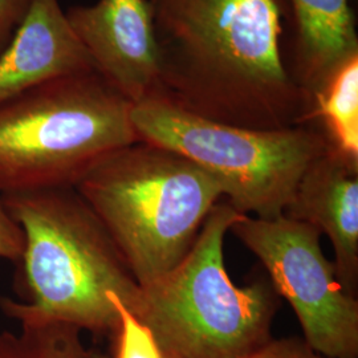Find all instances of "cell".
Returning a JSON list of instances; mask_svg holds the SVG:
<instances>
[{
    "instance_id": "obj_1",
    "label": "cell",
    "mask_w": 358,
    "mask_h": 358,
    "mask_svg": "<svg viewBox=\"0 0 358 358\" xmlns=\"http://www.w3.org/2000/svg\"><path fill=\"white\" fill-rule=\"evenodd\" d=\"M162 99L239 128L310 125L291 73L289 0H146Z\"/></svg>"
},
{
    "instance_id": "obj_2",
    "label": "cell",
    "mask_w": 358,
    "mask_h": 358,
    "mask_svg": "<svg viewBox=\"0 0 358 358\" xmlns=\"http://www.w3.org/2000/svg\"><path fill=\"white\" fill-rule=\"evenodd\" d=\"M23 232L17 292L0 310L19 325L66 324L115 338V299L134 312L141 297L115 241L75 187L0 194Z\"/></svg>"
},
{
    "instance_id": "obj_3",
    "label": "cell",
    "mask_w": 358,
    "mask_h": 358,
    "mask_svg": "<svg viewBox=\"0 0 358 358\" xmlns=\"http://www.w3.org/2000/svg\"><path fill=\"white\" fill-rule=\"evenodd\" d=\"M136 282L164 276L190 252L223 190L173 150L138 141L121 148L77 183Z\"/></svg>"
},
{
    "instance_id": "obj_4",
    "label": "cell",
    "mask_w": 358,
    "mask_h": 358,
    "mask_svg": "<svg viewBox=\"0 0 358 358\" xmlns=\"http://www.w3.org/2000/svg\"><path fill=\"white\" fill-rule=\"evenodd\" d=\"M242 217L229 202L217 203L186 257L141 287L133 315L164 358H244L273 338L280 297L269 279L239 287L226 268V234Z\"/></svg>"
},
{
    "instance_id": "obj_5",
    "label": "cell",
    "mask_w": 358,
    "mask_h": 358,
    "mask_svg": "<svg viewBox=\"0 0 358 358\" xmlns=\"http://www.w3.org/2000/svg\"><path fill=\"white\" fill-rule=\"evenodd\" d=\"M131 106L96 71L0 103V194L76 187L109 154L138 142Z\"/></svg>"
},
{
    "instance_id": "obj_6",
    "label": "cell",
    "mask_w": 358,
    "mask_h": 358,
    "mask_svg": "<svg viewBox=\"0 0 358 358\" xmlns=\"http://www.w3.org/2000/svg\"><path fill=\"white\" fill-rule=\"evenodd\" d=\"M138 141L183 155L217 179L238 213L282 217L308 165L328 142L313 125L276 130L239 128L192 115L162 99L133 103Z\"/></svg>"
},
{
    "instance_id": "obj_7",
    "label": "cell",
    "mask_w": 358,
    "mask_h": 358,
    "mask_svg": "<svg viewBox=\"0 0 358 358\" xmlns=\"http://www.w3.org/2000/svg\"><path fill=\"white\" fill-rule=\"evenodd\" d=\"M230 231L291 304L308 345L325 357L358 358L357 297L343 289L333 262L321 250L320 231L284 215H243Z\"/></svg>"
},
{
    "instance_id": "obj_8",
    "label": "cell",
    "mask_w": 358,
    "mask_h": 358,
    "mask_svg": "<svg viewBox=\"0 0 358 358\" xmlns=\"http://www.w3.org/2000/svg\"><path fill=\"white\" fill-rule=\"evenodd\" d=\"M96 72L131 103L159 92L153 23L146 0H99L65 11Z\"/></svg>"
},
{
    "instance_id": "obj_9",
    "label": "cell",
    "mask_w": 358,
    "mask_h": 358,
    "mask_svg": "<svg viewBox=\"0 0 358 358\" xmlns=\"http://www.w3.org/2000/svg\"><path fill=\"white\" fill-rule=\"evenodd\" d=\"M284 217L329 238L337 279L346 294L357 297L358 165L328 146L303 173Z\"/></svg>"
},
{
    "instance_id": "obj_10",
    "label": "cell",
    "mask_w": 358,
    "mask_h": 358,
    "mask_svg": "<svg viewBox=\"0 0 358 358\" xmlns=\"http://www.w3.org/2000/svg\"><path fill=\"white\" fill-rule=\"evenodd\" d=\"M96 71L59 0H31L0 55V103L60 77Z\"/></svg>"
},
{
    "instance_id": "obj_11",
    "label": "cell",
    "mask_w": 358,
    "mask_h": 358,
    "mask_svg": "<svg viewBox=\"0 0 358 358\" xmlns=\"http://www.w3.org/2000/svg\"><path fill=\"white\" fill-rule=\"evenodd\" d=\"M294 20L291 73L310 99L355 53L358 38L349 0H289ZM312 109V108H310Z\"/></svg>"
},
{
    "instance_id": "obj_12",
    "label": "cell",
    "mask_w": 358,
    "mask_h": 358,
    "mask_svg": "<svg viewBox=\"0 0 358 358\" xmlns=\"http://www.w3.org/2000/svg\"><path fill=\"white\" fill-rule=\"evenodd\" d=\"M310 125L320 130L331 149L358 165V53L312 94Z\"/></svg>"
},
{
    "instance_id": "obj_13",
    "label": "cell",
    "mask_w": 358,
    "mask_h": 358,
    "mask_svg": "<svg viewBox=\"0 0 358 358\" xmlns=\"http://www.w3.org/2000/svg\"><path fill=\"white\" fill-rule=\"evenodd\" d=\"M0 333V358H85L81 331L66 324L19 325Z\"/></svg>"
},
{
    "instance_id": "obj_14",
    "label": "cell",
    "mask_w": 358,
    "mask_h": 358,
    "mask_svg": "<svg viewBox=\"0 0 358 358\" xmlns=\"http://www.w3.org/2000/svg\"><path fill=\"white\" fill-rule=\"evenodd\" d=\"M115 301L120 313V327L113 338V353L109 356L88 349L85 358H164L149 329L129 312L118 297Z\"/></svg>"
},
{
    "instance_id": "obj_15",
    "label": "cell",
    "mask_w": 358,
    "mask_h": 358,
    "mask_svg": "<svg viewBox=\"0 0 358 358\" xmlns=\"http://www.w3.org/2000/svg\"><path fill=\"white\" fill-rule=\"evenodd\" d=\"M244 358H328L313 350L304 338H272L266 345Z\"/></svg>"
},
{
    "instance_id": "obj_16",
    "label": "cell",
    "mask_w": 358,
    "mask_h": 358,
    "mask_svg": "<svg viewBox=\"0 0 358 358\" xmlns=\"http://www.w3.org/2000/svg\"><path fill=\"white\" fill-rule=\"evenodd\" d=\"M23 232L0 198V259L17 263L23 251Z\"/></svg>"
},
{
    "instance_id": "obj_17",
    "label": "cell",
    "mask_w": 358,
    "mask_h": 358,
    "mask_svg": "<svg viewBox=\"0 0 358 358\" xmlns=\"http://www.w3.org/2000/svg\"><path fill=\"white\" fill-rule=\"evenodd\" d=\"M31 0H0V55L23 23Z\"/></svg>"
}]
</instances>
